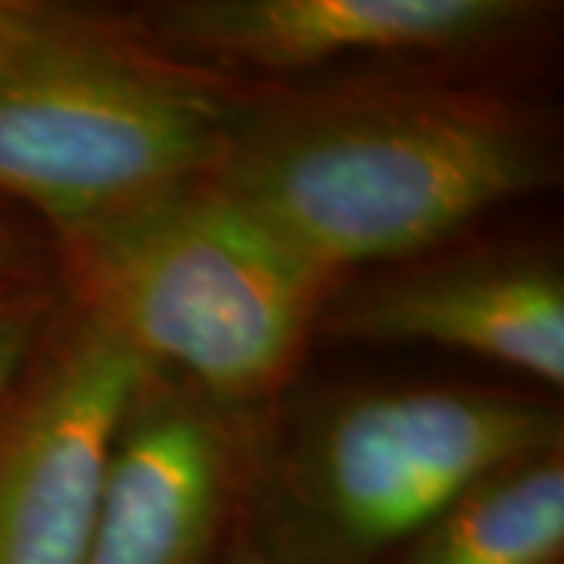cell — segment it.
<instances>
[{
	"label": "cell",
	"instance_id": "obj_3",
	"mask_svg": "<svg viewBox=\"0 0 564 564\" xmlns=\"http://www.w3.org/2000/svg\"><path fill=\"white\" fill-rule=\"evenodd\" d=\"M63 245L85 317L226 411L292 373L333 282L210 180Z\"/></svg>",
	"mask_w": 564,
	"mask_h": 564
},
{
	"label": "cell",
	"instance_id": "obj_10",
	"mask_svg": "<svg viewBox=\"0 0 564 564\" xmlns=\"http://www.w3.org/2000/svg\"><path fill=\"white\" fill-rule=\"evenodd\" d=\"M47 326V302L39 295L0 299V414L17 395L39 355L41 336Z\"/></svg>",
	"mask_w": 564,
	"mask_h": 564
},
{
	"label": "cell",
	"instance_id": "obj_4",
	"mask_svg": "<svg viewBox=\"0 0 564 564\" xmlns=\"http://www.w3.org/2000/svg\"><path fill=\"white\" fill-rule=\"evenodd\" d=\"M558 445V411L524 395L343 392L282 436L242 524L273 564H386L470 486Z\"/></svg>",
	"mask_w": 564,
	"mask_h": 564
},
{
	"label": "cell",
	"instance_id": "obj_1",
	"mask_svg": "<svg viewBox=\"0 0 564 564\" xmlns=\"http://www.w3.org/2000/svg\"><path fill=\"white\" fill-rule=\"evenodd\" d=\"M555 170L518 104L402 82L248 104L210 182L333 280L433 251Z\"/></svg>",
	"mask_w": 564,
	"mask_h": 564
},
{
	"label": "cell",
	"instance_id": "obj_11",
	"mask_svg": "<svg viewBox=\"0 0 564 564\" xmlns=\"http://www.w3.org/2000/svg\"><path fill=\"white\" fill-rule=\"evenodd\" d=\"M220 564H273V562L263 555L261 545L251 540L248 527L239 521V524L232 527V536H229V543H226V552H223Z\"/></svg>",
	"mask_w": 564,
	"mask_h": 564
},
{
	"label": "cell",
	"instance_id": "obj_7",
	"mask_svg": "<svg viewBox=\"0 0 564 564\" xmlns=\"http://www.w3.org/2000/svg\"><path fill=\"white\" fill-rule=\"evenodd\" d=\"M239 464L226 408L151 367L110 448L85 564H220Z\"/></svg>",
	"mask_w": 564,
	"mask_h": 564
},
{
	"label": "cell",
	"instance_id": "obj_2",
	"mask_svg": "<svg viewBox=\"0 0 564 564\" xmlns=\"http://www.w3.org/2000/svg\"><path fill=\"white\" fill-rule=\"evenodd\" d=\"M248 104L151 41L51 3H0V192L63 242L214 180Z\"/></svg>",
	"mask_w": 564,
	"mask_h": 564
},
{
	"label": "cell",
	"instance_id": "obj_9",
	"mask_svg": "<svg viewBox=\"0 0 564 564\" xmlns=\"http://www.w3.org/2000/svg\"><path fill=\"white\" fill-rule=\"evenodd\" d=\"M399 564H564L562 445L470 486L404 545Z\"/></svg>",
	"mask_w": 564,
	"mask_h": 564
},
{
	"label": "cell",
	"instance_id": "obj_5",
	"mask_svg": "<svg viewBox=\"0 0 564 564\" xmlns=\"http://www.w3.org/2000/svg\"><path fill=\"white\" fill-rule=\"evenodd\" d=\"M151 367L82 314L0 414V564H85L110 448Z\"/></svg>",
	"mask_w": 564,
	"mask_h": 564
},
{
	"label": "cell",
	"instance_id": "obj_6",
	"mask_svg": "<svg viewBox=\"0 0 564 564\" xmlns=\"http://www.w3.org/2000/svg\"><path fill=\"white\" fill-rule=\"evenodd\" d=\"M549 17L530 0H180L148 13L170 57L229 73L304 76L343 63L474 57Z\"/></svg>",
	"mask_w": 564,
	"mask_h": 564
},
{
	"label": "cell",
	"instance_id": "obj_8",
	"mask_svg": "<svg viewBox=\"0 0 564 564\" xmlns=\"http://www.w3.org/2000/svg\"><path fill=\"white\" fill-rule=\"evenodd\" d=\"M345 343L430 345L564 386V276L536 251H489L386 273L323 311Z\"/></svg>",
	"mask_w": 564,
	"mask_h": 564
}]
</instances>
